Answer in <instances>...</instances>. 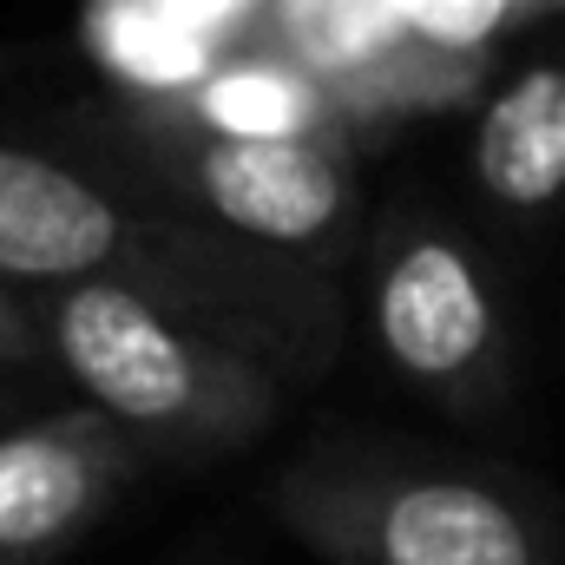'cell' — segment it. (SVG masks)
<instances>
[{
	"instance_id": "obj_1",
	"label": "cell",
	"mask_w": 565,
	"mask_h": 565,
	"mask_svg": "<svg viewBox=\"0 0 565 565\" xmlns=\"http://www.w3.org/2000/svg\"><path fill=\"white\" fill-rule=\"evenodd\" d=\"M0 277L26 289H139L270 369L282 388L329 375L349 329L329 270L270 257L211 224L145 217L79 164L33 145H0Z\"/></svg>"
},
{
	"instance_id": "obj_2",
	"label": "cell",
	"mask_w": 565,
	"mask_h": 565,
	"mask_svg": "<svg viewBox=\"0 0 565 565\" xmlns=\"http://www.w3.org/2000/svg\"><path fill=\"white\" fill-rule=\"evenodd\" d=\"M264 513L322 565H565L553 520L507 473L388 440L296 454Z\"/></svg>"
},
{
	"instance_id": "obj_3",
	"label": "cell",
	"mask_w": 565,
	"mask_h": 565,
	"mask_svg": "<svg viewBox=\"0 0 565 565\" xmlns=\"http://www.w3.org/2000/svg\"><path fill=\"white\" fill-rule=\"evenodd\" d=\"M46 362H60L86 408L119 422L151 460H211L264 440L282 415V382L119 282H66L33 296Z\"/></svg>"
},
{
	"instance_id": "obj_4",
	"label": "cell",
	"mask_w": 565,
	"mask_h": 565,
	"mask_svg": "<svg viewBox=\"0 0 565 565\" xmlns=\"http://www.w3.org/2000/svg\"><path fill=\"white\" fill-rule=\"evenodd\" d=\"M369 329L388 369L447 415H493L513 395V342L487 264L434 217H382L369 237Z\"/></svg>"
},
{
	"instance_id": "obj_5",
	"label": "cell",
	"mask_w": 565,
	"mask_h": 565,
	"mask_svg": "<svg viewBox=\"0 0 565 565\" xmlns=\"http://www.w3.org/2000/svg\"><path fill=\"white\" fill-rule=\"evenodd\" d=\"M145 158L211 231L270 257L329 270L362 244V191L329 139H211L158 119Z\"/></svg>"
},
{
	"instance_id": "obj_6",
	"label": "cell",
	"mask_w": 565,
	"mask_h": 565,
	"mask_svg": "<svg viewBox=\"0 0 565 565\" xmlns=\"http://www.w3.org/2000/svg\"><path fill=\"white\" fill-rule=\"evenodd\" d=\"M145 467L151 454L99 408L0 427V565L66 559Z\"/></svg>"
},
{
	"instance_id": "obj_7",
	"label": "cell",
	"mask_w": 565,
	"mask_h": 565,
	"mask_svg": "<svg viewBox=\"0 0 565 565\" xmlns=\"http://www.w3.org/2000/svg\"><path fill=\"white\" fill-rule=\"evenodd\" d=\"M270 53L322 79L349 126L454 106L480 79V53L415 40L395 0H270Z\"/></svg>"
},
{
	"instance_id": "obj_8",
	"label": "cell",
	"mask_w": 565,
	"mask_h": 565,
	"mask_svg": "<svg viewBox=\"0 0 565 565\" xmlns=\"http://www.w3.org/2000/svg\"><path fill=\"white\" fill-rule=\"evenodd\" d=\"M171 119L191 126V132H211V139H329V145H349V119L335 113V99L322 93V79H309L296 60H282L270 46L217 53V66L178 99Z\"/></svg>"
},
{
	"instance_id": "obj_9",
	"label": "cell",
	"mask_w": 565,
	"mask_h": 565,
	"mask_svg": "<svg viewBox=\"0 0 565 565\" xmlns=\"http://www.w3.org/2000/svg\"><path fill=\"white\" fill-rule=\"evenodd\" d=\"M473 178L507 211H546L565 191V66H533L493 93L473 132Z\"/></svg>"
},
{
	"instance_id": "obj_10",
	"label": "cell",
	"mask_w": 565,
	"mask_h": 565,
	"mask_svg": "<svg viewBox=\"0 0 565 565\" xmlns=\"http://www.w3.org/2000/svg\"><path fill=\"white\" fill-rule=\"evenodd\" d=\"M395 7H402V26L440 53H480L487 33L513 13V0H395Z\"/></svg>"
},
{
	"instance_id": "obj_11",
	"label": "cell",
	"mask_w": 565,
	"mask_h": 565,
	"mask_svg": "<svg viewBox=\"0 0 565 565\" xmlns=\"http://www.w3.org/2000/svg\"><path fill=\"white\" fill-rule=\"evenodd\" d=\"M33 362H46V335H40L33 296L0 282V369H33Z\"/></svg>"
},
{
	"instance_id": "obj_12",
	"label": "cell",
	"mask_w": 565,
	"mask_h": 565,
	"mask_svg": "<svg viewBox=\"0 0 565 565\" xmlns=\"http://www.w3.org/2000/svg\"><path fill=\"white\" fill-rule=\"evenodd\" d=\"M178 565H250V559L237 553V540H198Z\"/></svg>"
},
{
	"instance_id": "obj_13",
	"label": "cell",
	"mask_w": 565,
	"mask_h": 565,
	"mask_svg": "<svg viewBox=\"0 0 565 565\" xmlns=\"http://www.w3.org/2000/svg\"><path fill=\"white\" fill-rule=\"evenodd\" d=\"M513 7H546V0H513Z\"/></svg>"
}]
</instances>
